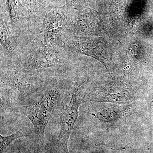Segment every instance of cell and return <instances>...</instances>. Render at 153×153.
Instances as JSON below:
<instances>
[{"label": "cell", "mask_w": 153, "mask_h": 153, "mask_svg": "<svg viewBox=\"0 0 153 153\" xmlns=\"http://www.w3.org/2000/svg\"><path fill=\"white\" fill-rule=\"evenodd\" d=\"M59 48L44 45L34 49L27 57L25 68L27 70L42 69L55 67L63 63V56Z\"/></svg>", "instance_id": "obj_4"}, {"label": "cell", "mask_w": 153, "mask_h": 153, "mask_svg": "<svg viewBox=\"0 0 153 153\" xmlns=\"http://www.w3.org/2000/svg\"><path fill=\"white\" fill-rule=\"evenodd\" d=\"M1 44L6 53L12 54L16 50V42L8 25L3 19L1 21Z\"/></svg>", "instance_id": "obj_5"}, {"label": "cell", "mask_w": 153, "mask_h": 153, "mask_svg": "<svg viewBox=\"0 0 153 153\" xmlns=\"http://www.w3.org/2000/svg\"><path fill=\"white\" fill-rule=\"evenodd\" d=\"M5 2L11 23L14 25H19L24 16L22 5L19 0H5Z\"/></svg>", "instance_id": "obj_6"}, {"label": "cell", "mask_w": 153, "mask_h": 153, "mask_svg": "<svg viewBox=\"0 0 153 153\" xmlns=\"http://www.w3.org/2000/svg\"><path fill=\"white\" fill-rule=\"evenodd\" d=\"M30 132L26 129H21L15 133L7 136H3L0 135V152L2 153L11 143L15 140L23 137L30 135Z\"/></svg>", "instance_id": "obj_7"}, {"label": "cell", "mask_w": 153, "mask_h": 153, "mask_svg": "<svg viewBox=\"0 0 153 153\" xmlns=\"http://www.w3.org/2000/svg\"><path fill=\"white\" fill-rule=\"evenodd\" d=\"M59 97L56 90L45 92L40 100L25 108V115L33 123L36 133L43 138L44 131L52 117Z\"/></svg>", "instance_id": "obj_1"}, {"label": "cell", "mask_w": 153, "mask_h": 153, "mask_svg": "<svg viewBox=\"0 0 153 153\" xmlns=\"http://www.w3.org/2000/svg\"><path fill=\"white\" fill-rule=\"evenodd\" d=\"M67 17L60 10H52L45 15L42 28L43 44L51 47H63L67 42Z\"/></svg>", "instance_id": "obj_2"}, {"label": "cell", "mask_w": 153, "mask_h": 153, "mask_svg": "<svg viewBox=\"0 0 153 153\" xmlns=\"http://www.w3.org/2000/svg\"><path fill=\"white\" fill-rule=\"evenodd\" d=\"M84 95L78 86H74L70 101L63 106L59 113L60 129L57 143L65 153H69L68 141L78 116V109L82 103Z\"/></svg>", "instance_id": "obj_3"}]
</instances>
